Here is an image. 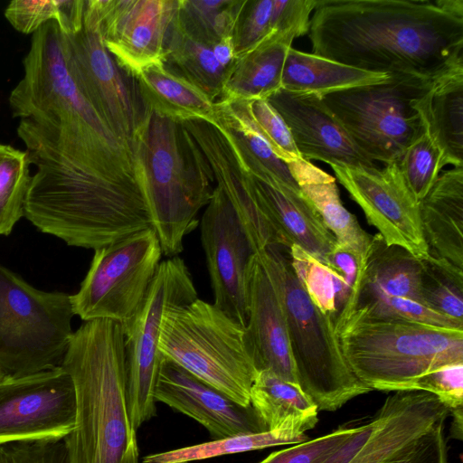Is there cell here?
<instances>
[{"label": "cell", "instance_id": "52a82bcc", "mask_svg": "<svg viewBox=\"0 0 463 463\" xmlns=\"http://www.w3.org/2000/svg\"><path fill=\"white\" fill-rule=\"evenodd\" d=\"M335 331L348 365L372 390H410L419 376L463 363V329L374 319L354 311Z\"/></svg>", "mask_w": 463, "mask_h": 463}, {"label": "cell", "instance_id": "681fc988", "mask_svg": "<svg viewBox=\"0 0 463 463\" xmlns=\"http://www.w3.org/2000/svg\"><path fill=\"white\" fill-rule=\"evenodd\" d=\"M453 416L451 434L453 438L462 439V427H463V409H458L450 412Z\"/></svg>", "mask_w": 463, "mask_h": 463}, {"label": "cell", "instance_id": "4fadbf2b", "mask_svg": "<svg viewBox=\"0 0 463 463\" xmlns=\"http://www.w3.org/2000/svg\"><path fill=\"white\" fill-rule=\"evenodd\" d=\"M62 34L67 66L79 89L112 131L136 147L148 109L134 76L106 48L97 18L85 5L82 28Z\"/></svg>", "mask_w": 463, "mask_h": 463}, {"label": "cell", "instance_id": "ba28073f", "mask_svg": "<svg viewBox=\"0 0 463 463\" xmlns=\"http://www.w3.org/2000/svg\"><path fill=\"white\" fill-rule=\"evenodd\" d=\"M161 355L242 406L257 369L245 326L200 298L166 311L158 344Z\"/></svg>", "mask_w": 463, "mask_h": 463}, {"label": "cell", "instance_id": "f907efd6", "mask_svg": "<svg viewBox=\"0 0 463 463\" xmlns=\"http://www.w3.org/2000/svg\"><path fill=\"white\" fill-rule=\"evenodd\" d=\"M3 377H4V375H3L2 372L0 371V379Z\"/></svg>", "mask_w": 463, "mask_h": 463}, {"label": "cell", "instance_id": "8d00e7d4", "mask_svg": "<svg viewBox=\"0 0 463 463\" xmlns=\"http://www.w3.org/2000/svg\"><path fill=\"white\" fill-rule=\"evenodd\" d=\"M30 165L26 150L0 143V235H9L24 216L32 180Z\"/></svg>", "mask_w": 463, "mask_h": 463}, {"label": "cell", "instance_id": "4316f807", "mask_svg": "<svg viewBox=\"0 0 463 463\" xmlns=\"http://www.w3.org/2000/svg\"><path fill=\"white\" fill-rule=\"evenodd\" d=\"M250 400L268 430L306 433L318 422L317 406L299 385L269 370L257 372Z\"/></svg>", "mask_w": 463, "mask_h": 463}, {"label": "cell", "instance_id": "d6986e66", "mask_svg": "<svg viewBox=\"0 0 463 463\" xmlns=\"http://www.w3.org/2000/svg\"><path fill=\"white\" fill-rule=\"evenodd\" d=\"M267 99L287 125L302 159L319 160L329 165L376 167L352 140L321 97L280 89Z\"/></svg>", "mask_w": 463, "mask_h": 463}, {"label": "cell", "instance_id": "277c9868", "mask_svg": "<svg viewBox=\"0 0 463 463\" xmlns=\"http://www.w3.org/2000/svg\"><path fill=\"white\" fill-rule=\"evenodd\" d=\"M37 167L24 203V217L40 232L67 245L99 249L139 231L153 229L146 198L46 159Z\"/></svg>", "mask_w": 463, "mask_h": 463}, {"label": "cell", "instance_id": "9c48e42d", "mask_svg": "<svg viewBox=\"0 0 463 463\" xmlns=\"http://www.w3.org/2000/svg\"><path fill=\"white\" fill-rule=\"evenodd\" d=\"M71 295L35 288L0 264V371L23 376L61 366L73 335Z\"/></svg>", "mask_w": 463, "mask_h": 463}, {"label": "cell", "instance_id": "8992f818", "mask_svg": "<svg viewBox=\"0 0 463 463\" xmlns=\"http://www.w3.org/2000/svg\"><path fill=\"white\" fill-rule=\"evenodd\" d=\"M257 255L283 308L298 383L318 411H336L371 392L348 365L334 321L312 303L298 282L288 249L268 246Z\"/></svg>", "mask_w": 463, "mask_h": 463}, {"label": "cell", "instance_id": "6da1fadb", "mask_svg": "<svg viewBox=\"0 0 463 463\" xmlns=\"http://www.w3.org/2000/svg\"><path fill=\"white\" fill-rule=\"evenodd\" d=\"M23 65L8 101L30 159L51 160L146 197L136 147L112 131L79 89L55 22L33 34Z\"/></svg>", "mask_w": 463, "mask_h": 463}, {"label": "cell", "instance_id": "7402d4cb", "mask_svg": "<svg viewBox=\"0 0 463 463\" xmlns=\"http://www.w3.org/2000/svg\"><path fill=\"white\" fill-rule=\"evenodd\" d=\"M249 174L256 198L282 246L289 249L296 244L324 262L337 241L300 188Z\"/></svg>", "mask_w": 463, "mask_h": 463}, {"label": "cell", "instance_id": "603a6c76", "mask_svg": "<svg viewBox=\"0 0 463 463\" xmlns=\"http://www.w3.org/2000/svg\"><path fill=\"white\" fill-rule=\"evenodd\" d=\"M419 213L429 255L463 269V166L438 176Z\"/></svg>", "mask_w": 463, "mask_h": 463}, {"label": "cell", "instance_id": "e0dca14e", "mask_svg": "<svg viewBox=\"0 0 463 463\" xmlns=\"http://www.w3.org/2000/svg\"><path fill=\"white\" fill-rule=\"evenodd\" d=\"M179 0H85L98 20L104 44L118 64L134 76L163 63L169 26Z\"/></svg>", "mask_w": 463, "mask_h": 463}, {"label": "cell", "instance_id": "7a4b0ae2", "mask_svg": "<svg viewBox=\"0 0 463 463\" xmlns=\"http://www.w3.org/2000/svg\"><path fill=\"white\" fill-rule=\"evenodd\" d=\"M312 53L367 71L429 80L463 68V16L439 0H317Z\"/></svg>", "mask_w": 463, "mask_h": 463}, {"label": "cell", "instance_id": "d590c367", "mask_svg": "<svg viewBox=\"0 0 463 463\" xmlns=\"http://www.w3.org/2000/svg\"><path fill=\"white\" fill-rule=\"evenodd\" d=\"M421 304L463 322V269L444 259H421Z\"/></svg>", "mask_w": 463, "mask_h": 463}, {"label": "cell", "instance_id": "5b68a950", "mask_svg": "<svg viewBox=\"0 0 463 463\" xmlns=\"http://www.w3.org/2000/svg\"><path fill=\"white\" fill-rule=\"evenodd\" d=\"M136 148L162 252L169 258L177 256L183 250L184 237L199 224V211L212 198V169L183 122L150 110Z\"/></svg>", "mask_w": 463, "mask_h": 463}, {"label": "cell", "instance_id": "d4e9b609", "mask_svg": "<svg viewBox=\"0 0 463 463\" xmlns=\"http://www.w3.org/2000/svg\"><path fill=\"white\" fill-rule=\"evenodd\" d=\"M301 192L320 215L336 241L354 251L365 265L373 236L343 204L335 179L309 161L287 164Z\"/></svg>", "mask_w": 463, "mask_h": 463}, {"label": "cell", "instance_id": "ac0fdd59", "mask_svg": "<svg viewBox=\"0 0 463 463\" xmlns=\"http://www.w3.org/2000/svg\"><path fill=\"white\" fill-rule=\"evenodd\" d=\"M155 397L199 422L213 439L268 430L251 405H241L163 355Z\"/></svg>", "mask_w": 463, "mask_h": 463}, {"label": "cell", "instance_id": "74e56055", "mask_svg": "<svg viewBox=\"0 0 463 463\" xmlns=\"http://www.w3.org/2000/svg\"><path fill=\"white\" fill-rule=\"evenodd\" d=\"M354 311L374 319H394L463 329V322L437 313L412 299L383 294H361Z\"/></svg>", "mask_w": 463, "mask_h": 463}, {"label": "cell", "instance_id": "d6a6232c", "mask_svg": "<svg viewBox=\"0 0 463 463\" xmlns=\"http://www.w3.org/2000/svg\"><path fill=\"white\" fill-rule=\"evenodd\" d=\"M307 439L306 433L288 430H267L149 454L142 458V463H191L270 447L294 445Z\"/></svg>", "mask_w": 463, "mask_h": 463}, {"label": "cell", "instance_id": "b9f144b4", "mask_svg": "<svg viewBox=\"0 0 463 463\" xmlns=\"http://www.w3.org/2000/svg\"><path fill=\"white\" fill-rule=\"evenodd\" d=\"M273 0H246L236 22L232 43L236 59L251 51L269 35Z\"/></svg>", "mask_w": 463, "mask_h": 463}, {"label": "cell", "instance_id": "7bdbcfd3", "mask_svg": "<svg viewBox=\"0 0 463 463\" xmlns=\"http://www.w3.org/2000/svg\"><path fill=\"white\" fill-rule=\"evenodd\" d=\"M410 390L435 395L449 412L463 409V363L448 364L419 376Z\"/></svg>", "mask_w": 463, "mask_h": 463}, {"label": "cell", "instance_id": "1f68e13d", "mask_svg": "<svg viewBox=\"0 0 463 463\" xmlns=\"http://www.w3.org/2000/svg\"><path fill=\"white\" fill-rule=\"evenodd\" d=\"M288 255L306 294L335 326L355 310L358 301L340 274L296 244L289 247Z\"/></svg>", "mask_w": 463, "mask_h": 463}, {"label": "cell", "instance_id": "836d02e7", "mask_svg": "<svg viewBox=\"0 0 463 463\" xmlns=\"http://www.w3.org/2000/svg\"><path fill=\"white\" fill-rule=\"evenodd\" d=\"M246 0H179L175 18L183 29L208 46L232 38Z\"/></svg>", "mask_w": 463, "mask_h": 463}, {"label": "cell", "instance_id": "30bf717a", "mask_svg": "<svg viewBox=\"0 0 463 463\" xmlns=\"http://www.w3.org/2000/svg\"><path fill=\"white\" fill-rule=\"evenodd\" d=\"M432 81L391 74L384 82L331 92L321 99L364 154L386 165L398 161L424 133L411 102Z\"/></svg>", "mask_w": 463, "mask_h": 463}, {"label": "cell", "instance_id": "3957f363", "mask_svg": "<svg viewBox=\"0 0 463 463\" xmlns=\"http://www.w3.org/2000/svg\"><path fill=\"white\" fill-rule=\"evenodd\" d=\"M61 366L75 393V423L65 438L69 463H139L127 403L122 324L84 322L73 333Z\"/></svg>", "mask_w": 463, "mask_h": 463}, {"label": "cell", "instance_id": "ab89813d", "mask_svg": "<svg viewBox=\"0 0 463 463\" xmlns=\"http://www.w3.org/2000/svg\"><path fill=\"white\" fill-rule=\"evenodd\" d=\"M252 126L286 164L302 159L284 120L267 99H245Z\"/></svg>", "mask_w": 463, "mask_h": 463}, {"label": "cell", "instance_id": "5bb4252c", "mask_svg": "<svg viewBox=\"0 0 463 463\" xmlns=\"http://www.w3.org/2000/svg\"><path fill=\"white\" fill-rule=\"evenodd\" d=\"M74 423V386L62 366L0 379V445L64 439Z\"/></svg>", "mask_w": 463, "mask_h": 463}, {"label": "cell", "instance_id": "7c38bea8", "mask_svg": "<svg viewBox=\"0 0 463 463\" xmlns=\"http://www.w3.org/2000/svg\"><path fill=\"white\" fill-rule=\"evenodd\" d=\"M162 254L154 229L94 250L80 289L71 295L74 315L84 322L111 319L124 323L144 299Z\"/></svg>", "mask_w": 463, "mask_h": 463}, {"label": "cell", "instance_id": "f6af8a7d", "mask_svg": "<svg viewBox=\"0 0 463 463\" xmlns=\"http://www.w3.org/2000/svg\"><path fill=\"white\" fill-rule=\"evenodd\" d=\"M0 463H69L65 438L0 445Z\"/></svg>", "mask_w": 463, "mask_h": 463}, {"label": "cell", "instance_id": "8fae6325", "mask_svg": "<svg viewBox=\"0 0 463 463\" xmlns=\"http://www.w3.org/2000/svg\"><path fill=\"white\" fill-rule=\"evenodd\" d=\"M198 298L191 273L178 256L160 262L136 312L122 323L128 410L137 430L156 414V387L162 355L158 350L165 314Z\"/></svg>", "mask_w": 463, "mask_h": 463}, {"label": "cell", "instance_id": "cb8c5ba5", "mask_svg": "<svg viewBox=\"0 0 463 463\" xmlns=\"http://www.w3.org/2000/svg\"><path fill=\"white\" fill-rule=\"evenodd\" d=\"M411 106L443 166H463V68L433 80Z\"/></svg>", "mask_w": 463, "mask_h": 463}, {"label": "cell", "instance_id": "4dcf8cb0", "mask_svg": "<svg viewBox=\"0 0 463 463\" xmlns=\"http://www.w3.org/2000/svg\"><path fill=\"white\" fill-rule=\"evenodd\" d=\"M421 260L407 250L387 244L376 233L366 257L361 294H383L421 304Z\"/></svg>", "mask_w": 463, "mask_h": 463}, {"label": "cell", "instance_id": "bcb514c9", "mask_svg": "<svg viewBox=\"0 0 463 463\" xmlns=\"http://www.w3.org/2000/svg\"><path fill=\"white\" fill-rule=\"evenodd\" d=\"M317 3V0H273L271 32L293 39L307 33L310 14Z\"/></svg>", "mask_w": 463, "mask_h": 463}, {"label": "cell", "instance_id": "c3c4849f", "mask_svg": "<svg viewBox=\"0 0 463 463\" xmlns=\"http://www.w3.org/2000/svg\"><path fill=\"white\" fill-rule=\"evenodd\" d=\"M373 427V419L360 425L358 430L323 463H348L368 439Z\"/></svg>", "mask_w": 463, "mask_h": 463}, {"label": "cell", "instance_id": "f546056e", "mask_svg": "<svg viewBox=\"0 0 463 463\" xmlns=\"http://www.w3.org/2000/svg\"><path fill=\"white\" fill-rule=\"evenodd\" d=\"M163 65L198 88L213 102L222 98L232 72L216 61L213 47L183 29L175 14L167 32Z\"/></svg>", "mask_w": 463, "mask_h": 463}, {"label": "cell", "instance_id": "9a60e30c", "mask_svg": "<svg viewBox=\"0 0 463 463\" xmlns=\"http://www.w3.org/2000/svg\"><path fill=\"white\" fill-rule=\"evenodd\" d=\"M339 183L361 207L367 222L389 245L400 246L418 259L428 247L420 221L419 203L401 175L397 161L377 167L330 165Z\"/></svg>", "mask_w": 463, "mask_h": 463}, {"label": "cell", "instance_id": "f35d334b", "mask_svg": "<svg viewBox=\"0 0 463 463\" xmlns=\"http://www.w3.org/2000/svg\"><path fill=\"white\" fill-rule=\"evenodd\" d=\"M397 163L406 186L418 203L443 167L439 149L425 133L405 149Z\"/></svg>", "mask_w": 463, "mask_h": 463}, {"label": "cell", "instance_id": "484cf974", "mask_svg": "<svg viewBox=\"0 0 463 463\" xmlns=\"http://www.w3.org/2000/svg\"><path fill=\"white\" fill-rule=\"evenodd\" d=\"M134 78L148 110L179 122L213 119L215 102L163 63L147 65Z\"/></svg>", "mask_w": 463, "mask_h": 463}, {"label": "cell", "instance_id": "ffe728a7", "mask_svg": "<svg viewBox=\"0 0 463 463\" xmlns=\"http://www.w3.org/2000/svg\"><path fill=\"white\" fill-rule=\"evenodd\" d=\"M247 338L257 371L298 384L283 308L257 253L248 267Z\"/></svg>", "mask_w": 463, "mask_h": 463}, {"label": "cell", "instance_id": "f1b7e54d", "mask_svg": "<svg viewBox=\"0 0 463 463\" xmlns=\"http://www.w3.org/2000/svg\"><path fill=\"white\" fill-rule=\"evenodd\" d=\"M293 41L289 35L274 33L238 58L220 99H268L280 90L286 57Z\"/></svg>", "mask_w": 463, "mask_h": 463}, {"label": "cell", "instance_id": "7dc6e473", "mask_svg": "<svg viewBox=\"0 0 463 463\" xmlns=\"http://www.w3.org/2000/svg\"><path fill=\"white\" fill-rule=\"evenodd\" d=\"M324 263L340 274L352 288L359 301L363 287L364 265L357 255L345 245L336 242L326 256Z\"/></svg>", "mask_w": 463, "mask_h": 463}, {"label": "cell", "instance_id": "60d3db41", "mask_svg": "<svg viewBox=\"0 0 463 463\" xmlns=\"http://www.w3.org/2000/svg\"><path fill=\"white\" fill-rule=\"evenodd\" d=\"M359 429L340 427L321 437L270 453L258 463H323Z\"/></svg>", "mask_w": 463, "mask_h": 463}, {"label": "cell", "instance_id": "2e32d148", "mask_svg": "<svg viewBox=\"0 0 463 463\" xmlns=\"http://www.w3.org/2000/svg\"><path fill=\"white\" fill-rule=\"evenodd\" d=\"M213 305L246 326L248 267L256 251L222 190L214 186L200 222Z\"/></svg>", "mask_w": 463, "mask_h": 463}, {"label": "cell", "instance_id": "83f0119b", "mask_svg": "<svg viewBox=\"0 0 463 463\" xmlns=\"http://www.w3.org/2000/svg\"><path fill=\"white\" fill-rule=\"evenodd\" d=\"M387 73L367 71L326 58L289 48L281 78V89L323 95L386 81Z\"/></svg>", "mask_w": 463, "mask_h": 463}, {"label": "cell", "instance_id": "ee69618b", "mask_svg": "<svg viewBox=\"0 0 463 463\" xmlns=\"http://www.w3.org/2000/svg\"><path fill=\"white\" fill-rule=\"evenodd\" d=\"M444 421L437 422L380 463H449Z\"/></svg>", "mask_w": 463, "mask_h": 463}, {"label": "cell", "instance_id": "44dd1931", "mask_svg": "<svg viewBox=\"0 0 463 463\" xmlns=\"http://www.w3.org/2000/svg\"><path fill=\"white\" fill-rule=\"evenodd\" d=\"M449 414V410L430 392L396 391L373 418L368 439L348 463H380Z\"/></svg>", "mask_w": 463, "mask_h": 463}, {"label": "cell", "instance_id": "e575fe53", "mask_svg": "<svg viewBox=\"0 0 463 463\" xmlns=\"http://www.w3.org/2000/svg\"><path fill=\"white\" fill-rule=\"evenodd\" d=\"M85 0H13L5 17L18 32L34 33L55 22L63 33H75L83 25Z\"/></svg>", "mask_w": 463, "mask_h": 463}]
</instances>
